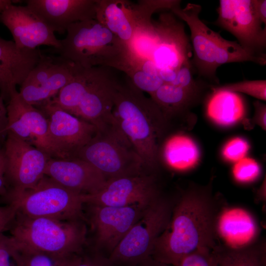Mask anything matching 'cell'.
<instances>
[{
  "mask_svg": "<svg viewBox=\"0 0 266 266\" xmlns=\"http://www.w3.org/2000/svg\"><path fill=\"white\" fill-rule=\"evenodd\" d=\"M211 185H192L174 203L166 228L157 238L152 257L173 266L200 249L217 245L215 221L219 210Z\"/></svg>",
  "mask_w": 266,
  "mask_h": 266,
  "instance_id": "1",
  "label": "cell"
},
{
  "mask_svg": "<svg viewBox=\"0 0 266 266\" xmlns=\"http://www.w3.org/2000/svg\"><path fill=\"white\" fill-rule=\"evenodd\" d=\"M112 113L123 133L132 143L146 168L157 167L159 161L158 138L166 119L157 104L145 98L130 81L119 83Z\"/></svg>",
  "mask_w": 266,
  "mask_h": 266,
  "instance_id": "2",
  "label": "cell"
},
{
  "mask_svg": "<svg viewBox=\"0 0 266 266\" xmlns=\"http://www.w3.org/2000/svg\"><path fill=\"white\" fill-rule=\"evenodd\" d=\"M54 51L58 56L83 68L104 66L125 72L133 53L104 25L96 19L71 25Z\"/></svg>",
  "mask_w": 266,
  "mask_h": 266,
  "instance_id": "3",
  "label": "cell"
},
{
  "mask_svg": "<svg viewBox=\"0 0 266 266\" xmlns=\"http://www.w3.org/2000/svg\"><path fill=\"white\" fill-rule=\"evenodd\" d=\"M170 10L190 28L193 53L191 62L200 77L217 83V69L224 64L244 62L260 66L266 64V54L249 51L238 42L224 38L207 27L200 18V5L189 3L182 8L179 4Z\"/></svg>",
  "mask_w": 266,
  "mask_h": 266,
  "instance_id": "4",
  "label": "cell"
},
{
  "mask_svg": "<svg viewBox=\"0 0 266 266\" xmlns=\"http://www.w3.org/2000/svg\"><path fill=\"white\" fill-rule=\"evenodd\" d=\"M83 220L32 218L17 211L10 236L19 244L47 253L81 254L87 233Z\"/></svg>",
  "mask_w": 266,
  "mask_h": 266,
  "instance_id": "5",
  "label": "cell"
},
{
  "mask_svg": "<svg viewBox=\"0 0 266 266\" xmlns=\"http://www.w3.org/2000/svg\"><path fill=\"white\" fill-rule=\"evenodd\" d=\"M97 130L75 158L90 164L107 180L142 173L146 167L141 158L114 117Z\"/></svg>",
  "mask_w": 266,
  "mask_h": 266,
  "instance_id": "6",
  "label": "cell"
},
{
  "mask_svg": "<svg viewBox=\"0 0 266 266\" xmlns=\"http://www.w3.org/2000/svg\"><path fill=\"white\" fill-rule=\"evenodd\" d=\"M174 204L160 195L110 254L113 266H136L152 257L155 242L167 227Z\"/></svg>",
  "mask_w": 266,
  "mask_h": 266,
  "instance_id": "7",
  "label": "cell"
},
{
  "mask_svg": "<svg viewBox=\"0 0 266 266\" xmlns=\"http://www.w3.org/2000/svg\"><path fill=\"white\" fill-rule=\"evenodd\" d=\"M153 27L135 40V48L141 57L152 61L160 69L177 71L191 60V46L184 24L171 13H163Z\"/></svg>",
  "mask_w": 266,
  "mask_h": 266,
  "instance_id": "8",
  "label": "cell"
},
{
  "mask_svg": "<svg viewBox=\"0 0 266 266\" xmlns=\"http://www.w3.org/2000/svg\"><path fill=\"white\" fill-rule=\"evenodd\" d=\"M83 195L44 175L33 187L7 202L15 204L18 212L29 217L84 220Z\"/></svg>",
  "mask_w": 266,
  "mask_h": 266,
  "instance_id": "9",
  "label": "cell"
},
{
  "mask_svg": "<svg viewBox=\"0 0 266 266\" xmlns=\"http://www.w3.org/2000/svg\"><path fill=\"white\" fill-rule=\"evenodd\" d=\"M3 148L7 201L32 188L44 176L50 158L42 150L7 132Z\"/></svg>",
  "mask_w": 266,
  "mask_h": 266,
  "instance_id": "10",
  "label": "cell"
},
{
  "mask_svg": "<svg viewBox=\"0 0 266 266\" xmlns=\"http://www.w3.org/2000/svg\"><path fill=\"white\" fill-rule=\"evenodd\" d=\"M37 107L48 118L49 137L59 159L75 158L97 132L94 125L66 112L50 100Z\"/></svg>",
  "mask_w": 266,
  "mask_h": 266,
  "instance_id": "11",
  "label": "cell"
},
{
  "mask_svg": "<svg viewBox=\"0 0 266 266\" xmlns=\"http://www.w3.org/2000/svg\"><path fill=\"white\" fill-rule=\"evenodd\" d=\"M217 12L215 25L232 33L248 51L266 54V27L256 17L252 0H220Z\"/></svg>",
  "mask_w": 266,
  "mask_h": 266,
  "instance_id": "12",
  "label": "cell"
},
{
  "mask_svg": "<svg viewBox=\"0 0 266 266\" xmlns=\"http://www.w3.org/2000/svg\"><path fill=\"white\" fill-rule=\"evenodd\" d=\"M160 196L152 175L143 173L107 180L98 192L84 195V204L122 207H146Z\"/></svg>",
  "mask_w": 266,
  "mask_h": 266,
  "instance_id": "13",
  "label": "cell"
},
{
  "mask_svg": "<svg viewBox=\"0 0 266 266\" xmlns=\"http://www.w3.org/2000/svg\"><path fill=\"white\" fill-rule=\"evenodd\" d=\"M6 105V129L17 136L43 151L50 158L59 159L49 135L48 120L39 109L26 102L18 91Z\"/></svg>",
  "mask_w": 266,
  "mask_h": 266,
  "instance_id": "14",
  "label": "cell"
},
{
  "mask_svg": "<svg viewBox=\"0 0 266 266\" xmlns=\"http://www.w3.org/2000/svg\"><path fill=\"white\" fill-rule=\"evenodd\" d=\"M87 205L88 221L95 234L97 245L105 248L110 253L141 217L147 207Z\"/></svg>",
  "mask_w": 266,
  "mask_h": 266,
  "instance_id": "15",
  "label": "cell"
},
{
  "mask_svg": "<svg viewBox=\"0 0 266 266\" xmlns=\"http://www.w3.org/2000/svg\"><path fill=\"white\" fill-rule=\"evenodd\" d=\"M0 22L10 31L19 48L34 49L41 45H61L55 33L27 5L12 4L0 14Z\"/></svg>",
  "mask_w": 266,
  "mask_h": 266,
  "instance_id": "16",
  "label": "cell"
},
{
  "mask_svg": "<svg viewBox=\"0 0 266 266\" xmlns=\"http://www.w3.org/2000/svg\"><path fill=\"white\" fill-rule=\"evenodd\" d=\"M107 68L99 66L73 114L97 129L114 117L113 102L119 83Z\"/></svg>",
  "mask_w": 266,
  "mask_h": 266,
  "instance_id": "17",
  "label": "cell"
},
{
  "mask_svg": "<svg viewBox=\"0 0 266 266\" xmlns=\"http://www.w3.org/2000/svg\"><path fill=\"white\" fill-rule=\"evenodd\" d=\"M217 245L233 249L249 246L258 241L260 228L255 217L238 207L220 206L215 221Z\"/></svg>",
  "mask_w": 266,
  "mask_h": 266,
  "instance_id": "18",
  "label": "cell"
},
{
  "mask_svg": "<svg viewBox=\"0 0 266 266\" xmlns=\"http://www.w3.org/2000/svg\"><path fill=\"white\" fill-rule=\"evenodd\" d=\"M44 175L65 187L82 195L98 192L107 181L98 169L79 158H50Z\"/></svg>",
  "mask_w": 266,
  "mask_h": 266,
  "instance_id": "19",
  "label": "cell"
},
{
  "mask_svg": "<svg viewBox=\"0 0 266 266\" xmlns=\"http://www.w3.org/2000/svg\"><path fill=\"white\" fill-rule=\"evenodd\" d=\"M26 5L55 33L75 23L96 19V0H27Z\"/></svg>",
  "mask_w": 266,
  "mask_h": 266,
  "instance_id": "20",
  "label": "cell"
},
{
  "mask_svg": "<svg viewBox=\"0 0 266 266\" xmlns=\"http://www.w3.org/2000/svg\"><path fill=\"white\" fill-rule=\"evenodd\" d=\"M42 53L38 49L19 48L13 41L0 37V96L7 102L18 91L39 60Z\"/></svg>",
  "mask_w": 266,
  "mask_h": 266,
  "instance_id": "21",
  "label": "cell"
},
{
  "mask_svg": "<svg viewBox=\"0 0 266 266\" xmlns=\"http://www.w3.org/2000/svg\"><path fill=\"white\" fill-rule=\"evenodd\" d=\"M204 112L211 122L223 128H232L247 120V105L242 96L217 86L211 88L206 98Z\"/></svg>",
  "mask_w": 266,
  "mask_h": 266,
  "instance_id": "22",
  "label": "cell"
},
{
  "mask_svg": "<svg viewBox=\"0 0 266 266\" xmlns=\"http://www.w3.org/2000/svg\"><path fill=\"white\" fill-rule=\"evenodd\" d=\"M132 3L124 0H96V20L130 47L138 24Z\"/></svg>",
  "mask_w": 266,
  "mask_h": 266,
  "instance_id": "23",
  "label": "cell"
},
{
  "mask_svg": "<svg viewBox=\"0 0 266 266\" xmlns=\"http://www.w3.org/2000/svg\"><path fill=\"white\" fill-rule=\"evenodd\" d=\"M204 88L188 89L164 83L150 96L166 119L179 114L190 115V109L200 100Z\"/></svg>",
  "mask_w": 266,
  "mask_h": 266,
  "instance_id": "24",
  "label": "cell"
},
{
  "mask_svg": "<svg viewBox=\"0 0 266 266\" xmlns=\"http://www.w3.org/2000/svg\"><path fill=\"white\" fill-rule=\"evenodd\" d=\"M79 66L66 60L52 76L35 86H20L18 92L27 103L35 107L55 98L73 77Z\"/></svg>",
  "mask_w": 266,
  "mask_h": 266,
  "instance_id": "25",
  "label": "cell"
},
{
  "mask_svg": "<svg viewBox=\"0 0 266 266\" xmlns=\"http://www.w3.org/2000/svg\"><path fill=\"white\" fill-rule=\"evenodd\" d=\"M163 155L166 163L179 171L193 169L201 159V151L197 142L184 133L170 137L164 145Z\"/></svg>",
  "mask_w": 266,
  "mask_h": 266,
  "instance_id": "26",
  "label": "cell"
},
{
  "mask_svg": "<svg viewBox=\"0 0 266 266\" xmlns=\"http://www.w3.org/2000/svg\"><path fill=\"white\" fill-rule=\"evenodd\" d=\"M211 252L216 266H266V247L259 239L249 246L229 249L216 245Z\"/></svg>",
  "mask_w": 266,
  "mask_h": 266,
  "instance_id": "27",
  "label": "cell"
},
{
  "mask_svg": "<svg viewBox=\"0 0 266 266\" xmlns=\"http://www.w3.org/2000/svg\"><path fill=\"white\" fill-rule=\"evenodd\" d=\"M12 241L16 266H76L82 258V254L50 253Z\"/></svg>",
  "mask_w": 266,
  "mask_h": 266,
  "instance_id": "28",
  "label": "cell"
},
{
  "mask_svg": "<svg viewBox=\"0 0 266 266\" xmlns=\"http://www.w3.org/2000/svg\"><path fill=\"white\" fill-rule=\"evenodd\" d=\"M177 0H143L132 4V8L137 22L138 29L152 24L151 16L156 11L164 9L171 10L180 4Z\"/></svg>",
  "mask_w": 266,
  "mask_h": 266,
  "instance_id": "29",
  "label": "cell"
},
{
  "mask_svg": "<svg viewBox=\"0 0 266 266\" xmlns=\"http://www.w3.org/2000/svg\"><path fill=\"white\" fill-rule=\"evenodd\" d=\"M234 179L241 184H249L258 180L262 173L260 164L255 159L245 157L238 161L232 168Z\"/></svg>",
  "mask_w": 266,
  "mask_h": 266,
  "instance_id": "30",
  "label": "cell"
},
{
  "mask_svg": "<svg viewBox=\"0 0 266 266\" xmlns=\"http://www.w3.org/2000/svg\"><path fill=\"white\" fill-rule=\"evenodd\" d=\"M132 84L141 91L152 95L164 82L160 76L151 75L131 64L125 72Z\"/></svg>",
  "mask_w": 266,
  "mask_h": 266,
  "instance_id": "31",
  "label": "cell"
},
{
  "mask_svg": "<svg viewBox=\"0 0 266 266\" xmlns=\"http://www.w3.org/2000/svg\"><path fill=\"white\" fill-rule=\"evenodd\" d=\"M219 88L236 93H243L259 100H266V80H243L217 86Z\"/></svg>",
  "mask_w": 266,
  "mask_h": 266,
  "instance_id": "32",
  "label": "cell"
},
{
  "mask_svg": "<svg viewBox=\"0 0 266 266\" xmlns=\"http://www.w3.org/2000/svg\"><path fill=\"white\" fill-rule=\"evenodd\" d=\"M250 149V143L246 138L236 136L225 142L221 150V156L226 162L235 163L246 157Z\"/></svg>",
  "mask_w": 266,
  "mask_h": 266,
  "instance_id": "33",
  "label": "cell"
},
{
  "mask_svg": "<svg viewBox=\"0 0 266 266\" xmlns=\"http://www.w3.org/2000/svg\"><path fill=\"white\" fill-rule=\"evenodd\" d=\"M173 266H216L211 250L202 249L184 257Z\"/></svg>",
  "mask_w": 266,
  "mask_h": 266,
  "instance_id": "34",
  "label": "cell"
},
{
  "mask_svg": "<svg viewBox=\"0 0 266 266\" xmlns=\"http://www.w3.org/2000/svg\"><path fill=\"white\" fill-rule=\"evenodd\" d=\"M0 266H16L11 237L0 234Z\"/></svg>",
  "mask_w": 266,
  "mask_h": 266,
  "instance_id": "35",
  "label": "cell"
},
{
  "mask_svg": "<svg viewBox=\"0 0 266 266\" xmlns=\"http://www.w3.org/2000/svg\"><path fill=\"white\" fill-rule=\"evenodd\" d=\"M17 211V207L13 203L0 206V234L9 230Z\"/></svg>",
  "mask_w": 266,
  "mask_h": 266,
  "instance_id": "36",
  "label": "cell"
},
{
  "mask_svg": "<svg viewBox=\"0 0 266 266\" xmlns=\"http://www.w3.org/2000/svg\"><path fill=\"white\" fill-rule=\"evenodd\" d=\"M76 266H113L108 257H105L100 253L93 252L88 254H82L80 261Z\"/></svg>",
  "mask_w": 266,
  "mask_h": 266,
  "instance_id": "37",
  "label": "cell"
},
{
  "mask_svg": "<svg viewBox=\"0 0 266 266\" xmlns=\"http://www.w3.org/2000/svg\"><path fill=\"white\" fill-rule=\"evenodd\" d=\"M254 115L253 120L256 125L266 130V105L259 100L254 102Z\"/></svg>",
  "mask_w": 266,
  "mask_h": 266,
  "instance_id": "38",
  "label": "cell"
},
{
  "mask_svg": "<svg viewBox=\"0 0 266 266\" xmlns=\"http://www.w3.org/2000/svg\"><path fill=\"white\" fill-rule=\"evenodd\" d=\"M5 160L3 148L0 147V196L5 198L8 189L5 177Z\"/></svg>",
  "mask_w": 266,
  "mask_h": 266,
  "instance_id": "39",
  "label": "cell"
},
{
  "mask_svg": "<svg viewBox=\"0 0 266 266\" xmlns=\"http://www.w3.org/2000/svg\"><path fill=\"white\" fill-rule=\"evenodd\" d=\"M253 10L259 20L266 25V0H252Z\"/></svg>",
  "mask_w": 266,
  "mask_h": 266,
  "instance_id": "40",
  "label": "cell"
},
{
  "mask_svg": "<svg viewBox=\"0 0 266 266\" xmlns=\"http://www.w3.org/2000/svg\"><path fill=\"white\" fill-rule=\"evenodd\" d=\"M4 101L0 96V135L4 133H6L8 123L6 105L4 104Z\"/></svg>",
  "mask_w": 266,
  "mask_h": 266,
  "instance_id": "41",
  "label": "cell"
},
{
  "mask_svg": "<svg viewBox=\"0 0 266 266\" xmlns=\"http://www.w3.org/2000/svg\"><path fill=\"white\" fill-rule=\"evenodd\" d=\"M136 266H170L159 262L155 260V259H154L151 257Z\"/></svg>",
  "mask_w": 266,
  "mask_h": 266,
  "instance_id": "42",
  "label": "cell"
},
{
  "mask_svg": "<svg viewBox=\"0 0 266 266\" xmlns=\"http://www.w3.org/2000/svg\"><path fill=\"white\" fill-rule=\"evenodd\" d=\"M13 0H0V14H1L9 6L13 4Z\"/></svg>",
  "mask_w": 266,
  "mask_h": 266,
  "instance_id": "43",
  "label": "cell"
}]
</instances>
